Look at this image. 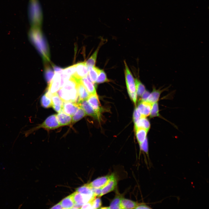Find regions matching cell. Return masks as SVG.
<instances>
[{"label":"cell","mask_w":209,"mask_h":209,"mask_svg":"<svg viewBox=\"0 0 209 209\" xmlns=\"http://www.w3.org/2000/svg\"><path fill=\"white\" fill-rule=\"evenodd\" d=\"M136 134L137 141L140 144L143 142L147 138V133L148 131L144 129L136 128Z\"/></svg>","instance_id":"cb8c5ba5"},{"label":"cell","mask_w":209,"mask_h":209,"mask_svg":"<svg viewBox=\"0 0 209 209\" xmlns=\"http://www.w3.org/2000/svg\"><path fill=\"white\" fill-rule=\"evenodd\" d=\"M75 65L76 71L73 76L78 80L86 77L88 75L89 70L85 62L79 63Z\"/></svg>","instance_id":"ba28073f"},{"label":"cell","mask_w":209,"mask_h":209,"mask_svg":"<svg viewBox=\"0 0 209 209\" xmlns=\"http://www.w3.org/2000/svg\"><path fill=\"white\" fill-rule=\"evenodd\" d=\"M109 81V80L107 78L106 74L105 71L103 70H100L96 83L99 84Z\"/></svg>","instance_id":"1f68e13d"},{"label":"cell","mask_w":209,"mask_h":209,"mask_svg":"<svg viewBox=\"0 0 209 209\" xmlns=\"http://www.w3.org/2000/svg\"><path fill=\"white\" fill-rule=\"evenodd\" d=\"M100 197H96L92 201V209L99 208L101 206L102 203Z\"/></svg>","instance_id":"e575fe53"},{"label":"cell","mask_w":209,"mask_h":209,"mask_svg":"<svg viewBox=\"0 0 209 209\" xmlns=\"http://www.w3.org/2000/svg\"><path fill=\"white\" fill-rule=\"evenodd\" d=\"M149 115L150 118H151L158 116H160L158 102L152 104Z\"/></svg>","instance_id":"d6a6232c"},{"label":"cell","mask_w":209,"mask_h":209,"mask_svg":"<svg viewBox=\"0 0 209 209\" xmlns=\"http://www.w3.org/2000/svg\"><path fill=\"white\" fill-rule=\"evenodd\" d=\"M57 93L63 102H76L78 98L77 88L68 90L61 88Z\"/></svg>","instance_id":"277c9868"},{"label":"cell","mask_w":209,"mask_h":209,"mask_svg":"<svg viewBox=\"0 0 209 209\" xmlns=\"http://www.w3.org/2000/svg\"><path fill=\"white\" fill-rule=\"evenodd\" d=\"M87 100L93 109L100 117L101 107L97 94H90Z\"/></svg>","instance_id":"4fadbf2b"},{"label":"cell","mask_w":209,"mask_h":209,"mask_svg":"<svg viewBox=\"0 0 209 209\" xmlns=\"http://www.w3.org/2000/svg\"><path fill=\"white\" fill-rule=\"evenodd\" d=\"M72 194L75 204L80 208L84 204L93 200L96 197L94 195L83 194L76 191Z\"/></svg>","instance_id":"52a82bcc"},{"label":"cell","mask_w":209,"mask_h":209,"mask_svg":"<svg viewBox=\"0 0 209 209\" xmlns=\"http://www.w3.org/2000/svg\"><path fill=\"white\" fill-rule=\"evenodd\" d=\"M111 176V174L99 177L87 184L91 188H102L108 182Z\"/></svg>","instance_id":"7c38bea8"},{"label":"cell","mask_w":209,"mask_h":209,"mask_svg":"<svg viewBox=\"0 0 209 209\" xmlns=\"http://www.w3.org/2000/svg\"><path fill=\"white\" fill-rule=\"evenodd\" d=\"M76 191L86 195H94L92 188L89 187L87 184H85L84 185L76 189Z\"/></svg>","instance_id":"f546056e"},{"label":"cell","mask_w":209,"mask_h":209,"mask_svg":"<svg viewBox=\"0 0 209 209\" xmlns=\"http://www.w3.org/2000/svg\"><path fill=\"white\" fill-rule=\"evenodd\" d=\"M142 115L137 109L135 108L133 114V120L135 123L141 117Z\"/></svg>","instance_id":"8d00e7d4"},{"label":"cell","mask_w":209,"mask_h":209,"mask_svg":"<svg viewBox=\"0 0 209 209\" xmlns=\"http://www.w3.org/2000/svg\"><path fill=\"white\" fill-rule=\"evenodd\" d=\"M93 193L96 197H100L102 188H92Z\"/></svg>","instance_id":"ab89813d"},{"label":"cell","mask_w":209,"mask_h":209,"mask_svg":"<svg viewBox=\"0 0 209 209\" xmlns=\"http://www.w3.org/2000/svg\"><path fill=\"white\" fill-rule=\"evenodd\" d=\"M33 28L30 32L31 39L42 56L44 62L47 64L50 61L48 44L39 27Z\"/></svg>","instance_id":"6da1fadb"},{"label":"cell","mask_w":209,"mask_h":209,"mask_svg":"<svg viewBox=\"0 0 209 209\" xmlns=\"http://www.w3.org/2000/svg\"><path fill=\"white\" fill-rule=\"evenodd\" d=\"M80 81L90 94L97 93L93 84L90 80L88 75L81 78Z\"/></svg>","instance_id":"ac0fdd59"},{"label":"cell","mask_w":209,"mask_h":209,"mask_svg":"<svg viewBox=\"0 0 209 209\" xmlns=\"http://www.w3.org/2000/svg\"><path fill=\"white\" fill-rule=\"evenodd\" d=\"M77 103L83 109L86 115L99 119L100 117L87 102V100H79Z\"/></svg>","instance_id":"8fae6325"},{"label":"cell","mask_w":209,"mask_h":209,"mask_svg":"<svg viewBox=\"0 0 209 209\" xmlns=\"http://www.w3.org/2000/svg\"><path fill=\"white\" fill-rule=\"evenodd\" d=\"M55 73L48 65L45 66L44 71V75L46 81L48 85L50 83Z\"/></svg>","instance_id":"83f0119b"},{"label":"cell","mask_w":209,"mask_h":209,"mask_svg":"<svg viewBox=\"0 0 209 209\" xmlns=\"http://www.w3.org/2000/svg\"><path fill=\"white\" fill-rule=\"evenodd\" d=\"M135 128H141L148 131L150 127V122L146 117L142 116L135 123Z\"/></svg>","instance_id":"ffe728a7"},{"label":"cell","mask_w":209,"mask_h":209,"mask_svg":"<svg viewBox=\"0 0 209 209\" xmlns=\"http://www.w3.org/2000/svg\"><path fill=\"white\" fill-rule=\"evenodd\" d=\"M52 101V107L56 112L62 111L63 101L57 93L54 94L51 97Z\"/></svg>","instance_id":"9a60e30c"},{"label":"cell","mask_w":209,"mask_h":209,"mask_svg":"<svg viewBox=\"0 0 209 209\" xmlns=\"http://www.w3.org/2000/svg\"><path fill=\"white\" fill-rule=\"evenodd\" d=\"M58 122L60 126L69 125L72 121V116L64 113L62 111L56 115Z\"/></svg>","instance_id":"2e32d148"},{"label":"cell","mask_w":209,"mask_h":209,"mask_svg":"<svg viewBox=\"0 0 209 209\" xmlns=\"http://www.w3.org/2000/svg\"><path fill=\"white\" fill-rule=\"evenodd\" d=\"M86 115L84 110L80 106L75 114L72 116V122L75 123Z\"/></svg>","instance_id":"4316f807"},{"label":"cell","mask_w":209,"mask_h":209,"mask_svg":"<svg viewBox=\"0 0 209 209\" xmlns=\"http://www.w3.org/2000/svg\"><path fill=\"white\" fill-rule=\"evenodd\" d=\"M60 74L55 73L50 83L48 85L46 93L51 98L52 95L57 93L60 88Z\"/></svg>","instance_id":"5b68a950"},{"label":"cell","mask_w":209,"mask_h":209,"mask_svg":"<svg viewBox=\"0 0 209 209\" xmlns=\"http://www.w3.org/2000/svg\"><path fill=\"white\" fill-rule=\"evenodd\" d=\"M138 203L131 200L123 198L121 201V209H135Z\"/></svg>","instance_id":"603a6c76"},{"label":"cell","mask_w":209,"mask_h":209,"mask_svg":"<svg viewBox=\"0 0 209 209\" xmlns=\"http://www.w3.org/2000/svg\"><path fill=\"white\" fill-rule=\"evenodd\" d=\"M77 89L78 98V101L87 100L90 94L80 81V80L78 82Z\"/></svg>","instance_id":"e0dca14e"},{"label":"cell","mask_w":209,"mask_h":209,"mask_svg":"<svg viewBox=\"0 0 209 209\" xmlns=\"http://www.w3.org/2000/svg\"><path fill=\"white\" fill-rule=\"evenodd\" d=\"M150 93L147 91H145L142 96L141 101H146Z\"/></svg>","instance_id":"b9f144b4"},{"label":"cell","mask_w":209,"mask_h":209,"mask_svg":"<svg viewBox=\"0 0 209 209\" xmlns=\"http://www.w3.org/2000/svg\"><path fill=\"white\" fill-rule=\"evenodd\" d=\"M53 67L55 73H57L61 74L63 69L62 68L55 65H53Z\"/></svg>","instance_id":"7bdbcfd3"},{"label":"cell","mask_w":209,"mask_h":209,"mask_svg":"<svg viewBox=\"0 0 209 209\" xmlns=\"http://www.w3.org/2000/svg\"><path fill=\"white\" fill-rule=\"evenodd\" d=\"M151 208L144 203H138L135 209H151Z\"/></svg>","instance_id":"f35d334b"},{"label":"cell","mask_w":209,"mask_h":209,"mask_svg":"<svg viewBox=\"0 0 209 209\" xmlns=\"http://www.w3.org/2000/svg\"><path fill=\"white\" fill-rule=\"evenodd\" d=\"M29 10L30 22L33 27H39L42 16L41 8L37 0H30Z\"/></svg>","instance_id":"7a4b0ae2"},{"label":"cell","mask_w":209,"mask_h":209,"mask_svg":"<svg viewBox=\"0 0 209 209\" xmlns=\"http://www.w3.org/2000/svg\"><path fill=\"white\" fill-rule=\"evenodd\" d=\"M163 90H164L163 89L161 90L160 89H157L154 87L152 92L150 93L146 101L152 104L158 102L160 95Z\"/></svg>","instance_id":"d6986e66"},{"label":"cell","mask_w":209,"mask_h":209,"mask_svg":"<svg viewBox=\"0 0 209 209\" xmlns=\"http://www.w3.org/2000/svg\"><path fill=\"white\" fill-rule=\"evenodd\" d=\"M100 46V44L98 47L91 56L85 62V64L88 68L95 66L98 53Z\"/></svg>","instance_id":"484cf974"},{"label":"cell","mask_w":209,"mask_h":209,"mask_svg":"<svg viewBox=\"0 0 209 209\" xmlns=\"http://www.w3.org/2000/svg\"><path fill=\"white\" fill-rule=\"evenodd\" d=\"M123 198V195L117 193L111 201L109 206L108 207V209H121L120 202Z\"/></svg>","instance_id":"d4e9b609"},{"label":"cell","mask_w":209,"mask_h":209,"mask_svg":"<svg viewBox=\"0 0 209 209\" xmlns=\"http://www.w3.org/2000/svg\"><path fill=\"white\" fill-rule=\"evenodd\" d=\"M135 82L137 95L141 97L146 91L145 87L140 81L137 78L135 79Z\"/></svg>","instance_id":"4dcf8cb0"},{"label":"cell","mask_w":209,"mask_h":209,"mask_svg":"<svg viewBox=\"0 0 209 209\" xmlns=\"http://www.w3.org/2000/svg\"><path fill=\"white\" fill-rule=\"evenodd\" d=\"M125 82L128 92H136L135 79L134 78L128 66L125 61H124Z\"/></svg>","instance_id":"8992f818"},{"label":"cell","mask_w":209,"mask_h":209,"mask_svg":"<svg viewBox=\"0 0 209 209\" xmlns=\"http://www.w3.org/2000/svg\"><path fill=\"white\" fill-rule=\"evenodd\" d=\"M50 209H63L60 202L53 206Z\"/></svg>","instance_id":"ee69618b"},{"label":"cell","mask_w":209,"mask_h":209,"mask_svg":"<svg viewBox=\"0 0 209 209\" xmlns=\"http://www.w3.org/2000/svg\"><path fill=\"white\" fill-rule=\"evenodd\" d=\"M60 202L63 209H72L75 204L72 194L64 198Z\"/></svg>","instance_id":"44dd1931"},{"label":"cell","mask_w":209,"mask_h":209,"mask_svg":"<svg viewBox=\"0 0 209 209\" xmlns=\"http://www.w3.org/2000/svg\"><path fill=\"white\" fill-rule=\"evenodd\" d=\"M117 184V179L114 174H111L110 179L101 190L100 197L114 190Z\"/></svg>","instance_id":"30bf717a"},{"label":"cell","mask_w":209,"mask_h":209,"mask_svg":"<svg viewBox=\"0 0 209 209\" xmlns=\"http://www.w3.org/2000/svg\"><path fill=\"white\" fill-rule=\"evenodd\" d=\"M60 126L57 120L56 115L53 114L48 117L41 124L28 130L25 131L23 134L25 137L28 136L34 131L43 128L47 130L56 129Z\"/></svg>","instance_id":"3957f363"},{"label":"cell","mask_w":209,"mask_h":209,"mask_svg":"<svg viewBox=\"0 0 209 209\" xmlns=\"http://www.w3.org/2000/svg\"><path fill=\"white\" fill-rule=\"evenodd\" d=\"M140 145V149L148 155V143L147 138Z\"/></svg>","instance_id":"d590c367"},{"label":"cell","mask_w":209,"mask_h":209,"mask_svg":"<svg viewBox=\"0 0 209 209\" xmlns=\"http://www.w3.org/2000/svg\"><path fill=\"white\" fill-rule=\"evenodd\" d=\"M76 71V65L68 67L63 69L62 73L66 74L70 76H73Z\"/></svg>","instance_id":"836d02e7"},{"label":"cell","mask_w":209,"mask_h":209,"mask_svg":"<svg viewBox=\"0 0 209 209\" xmlns=\"http://www.w3.org/2000/svg\"><path fill=\"white\" fill-rule=\"evenodd\" d=\"M85 203L82 206L80 209H92V201Z\"/></svg>","instance_id":"60d3db41"},{"label":"cell","mask_w":209,"mask_h":209,"mask_svg":"<svg viewBox=\"0 0 209 209\" xmlns=\"http://www.w3.org/2000/svg\"><path fill=\"white\" fill-rule=\"evenodd\" d=\"M40 102L42 106L44 108H48L52 107L51 98L46 93L42 97Z\"/></svg>","instance_id":"f1b7e54d"},{"label":"cell","mask_w":209,"mask_h":209,"mask_svg":"<svg viewBox=\"0 0 209 209\" xmlns=\"http://www.w3.org/2000/svg\"><path fill=\"white\" fill-rule=\"evenodd\" d=\"M88 68L89 71L87 75L88 78L93 83H96L100 70L95 66L89 67Z\"/></svg>","instance_id":"7402d4cb"},{"label":"cell","mask_w":209,"mask_h":209,"mask_svg":"<svg viewBox=\"0 0 209 209\" xmlns=\"http://www.w3.org/2000/svg\"><path fill=\"white\" fill-rule=\"evenodd\" d=\"M80 106L76 102L71 101L64 102L62 111L71 116L76 113Z\"/></svg>","instance_id":"9c48e42d"},{"label":"cell","mask_w":209,"mask_h":209,"mask_svg":"<svg viewBox=\"0 0 209 209\" xmlns=\"http://www.w3.org/2000/svg\"><path fill=\"white\" fill-rule=\"evenodd\" d=\"M152 104L147 101H140L136 107L142 116L146 117L149 115Z\"/></svg>","instance_id":"5bb4252c"},{"label":"cell","mask_w":209,"mask_h":209,"mask_svg":"<svg viewBox=\"0 0 209 209\" xmlns=\"http://www.w3.org/2000/svg\"><path fill=\"white\" fill-rule=\"evenodd\" d=\"M128 93L130 99L133 101L135 105H136L137 96L136 92L132 93L130 92Z\"/></svg>","instance_id":"74e56055"}]
</instances>
